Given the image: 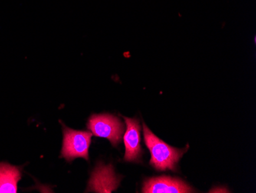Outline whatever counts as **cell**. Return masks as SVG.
<instances>
[{
  "mask_svg": "<svg viewBox=\"0 0 256 193\" xmlns=\"http://www.w3.org/2000/svg\"><path fill=\"white\" fill-rule=\"evenodd\" d=\"M143 130L145 144L151 154L150 164L158 171L172 170L176 172L178 162L182 155L188 151V145L185 149H178L170 146L151 132L144 122L143 123Z\"/></svg>",
  "mask_w": 256,
  "mask_h": 193,
  "instance_id": "6da1fadb",
  "label": "cell"
},
{
  "mask_svg": "<svg viewBox=\"0 0 256 193\" xmlns=\"http://www.w3.org/2000/svg\"><path fill=\"white\" fill-rule=\"evenodd\" d=\"M63 126V144L60 158L72 162L76 158L89 160L88 149L92 142V133L88 131H78Z\"/></svg>",
  "mask_w": 256,
  "mask_h": 193,
  "instance_id": "7a4b0ae2",
  "label": "cell"
},
{
  "mask_svg": "<svg viewBox=\"0 0 256 193\" xmlns=\"http://www.w3.org/2000/svg\"><path fill=\"white\" fill-rule=\"evenodd\" d=\"M87 127L92 135L108 139L114 147L122 142L125 131L124 124L110 114L92 115L88 121Z\"/></svg>",
  "mask_w": 256,
  "mask_h": 193,
  "instance_id": "3957f363",
  "label": "cell"
},
{
  "mask_svg": "<svg viewBox=\"0 0 256 193\" xmlns=\"http://www.w3.org/2000/svg\"><path fill=\"white\" fill-rule=\"evenodd\" d=\"M126 129L124 135L125 145V155L124 161L129 162H138L143 155L140 137V125L136 119L124 117Z\"/></svg>",
  "mask_w": 256,
  "mask_h": 193,
  "instance_id": "277c9868",
  "label": "cell"
},
{
  "mask_svg": "<svg viewBox=\"0 0 256 193\" xmlns=\"http://www.w3.org/2000/svg\"><path fill=\"white\" fill-rule=\"evenodd\" d=\"M142 192L189 193L195 192V190L180 178L160 176L146 178L144 181Z\"/></svg>",
  "mask_w": 256,
  "mask_h": 193,
  "instance_id": "5b68a950",
  "label": "cell"
},
{
  "mask_svg": "<svg viewBox=\"0 0 256 193\" xmlns=\"http://www.w3.org/2000/svg\"><path fill=\"white\" fill-rule=\"evenodd\" d=\"M98 166L96 171L92 175L89 182L88 190H93L96 192H102L103 185H108L109 190L112 192V190L118 188L119 185V179L116 178L112 165L108 166Z\"/></svg>",
  "mask_w": 256,
  "mask_h": 193,
  "instance_id": "8992f818",
  "label": "cell"
},
{
  "mask_svg": "<svg viewBox=\"0 0 256 193\" xmlns=\"http://www.w3.org/2000/svg\"><path fill=\"white\" fill-rule=\"evenodd\" d=\"M20 179V168L0 162V193H16Z\"/></svg>",
  "mask_w": 256,
  "mask_h": 193,
  "instance_id": "52a82bcc",
  "label": "cell"
}]
</instances>
